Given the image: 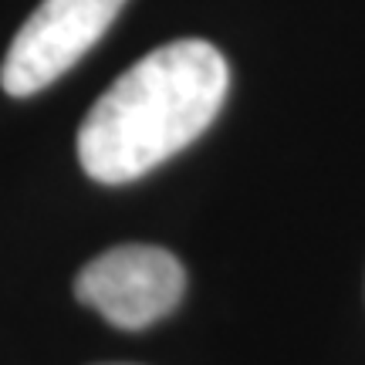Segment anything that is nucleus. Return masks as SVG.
<instances>
[{
    "instance_id": "2",
    "label": "nucleus",
    "mask_w": 365,
    "mask_h": 365,
    "mask_svg": "<svg viewBox=\"0 0 365 365\" xmlns=\"http://www.w3.org/2000/svg\"><path fill=\"white\" fill-rule=\"evenodd\" d=\"M186 271L170 250L149 244H122L98 254L75 277L81 304L98 312L122 331H143L180 304Z\"/></svg>"
},
{
    "instance_id": "1",
    "label": "nucleus",
    "mask_w": 365,
    "mask_h": 365,
    "mask_svg": "<svg viewBox=\"0 0 365 365\" xmlns=\"http://www.w3.org/2000/svg\"><path fill=\"white\" fill-rule=\"evenodd\" d=\"M230 71L207 41H173L118 75L78 129V163L122 186L196 143L227 98Z\"/></svg>"
},
{
    "instance_id": "3",
    "label": "nucleus",
    "mask_w": 365,
    "mask_h": 365,
    "mask_svg": "<svg viewBox=\"0 0 365 365\" xmlns=\"http://www.w3.org/2000/svg\"><path fill=\"white\" fill-rule=\"evenodd\" d=\"M125 0H41L27 17L0 68L7 95L24 98L48 88L102 41Z\"/></svg>"
}]
</instances>
